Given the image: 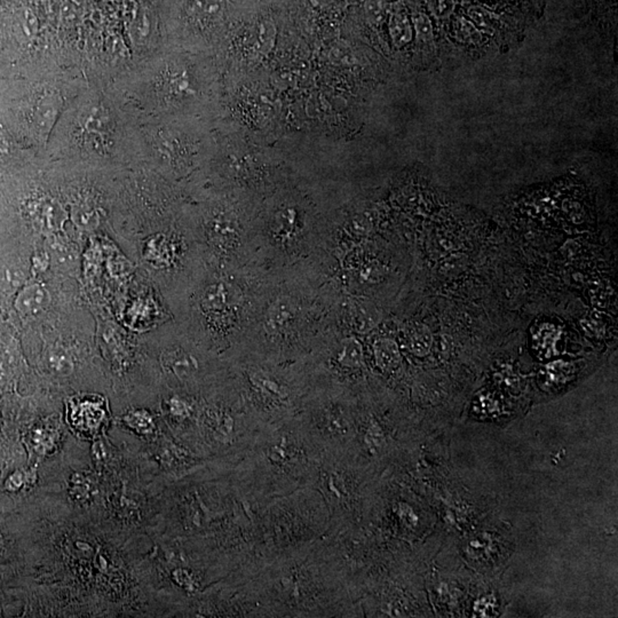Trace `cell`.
I'll return each instance as SVG.
<instances>
[{"instance_id": "obj_1", "label": "cell", "mask_w": 618, "mask_h": 618, "mask_svg": "<svg viewBox=\"0 0 618 618\" xmlns=\"http://www.w3.org/2000/svg\"><path fill=\"white\" fill-rule=\"evenodd\" d=\"M47 144L49 151L95 160L133 157L132 125L106 87L85 85L64 108Z\"/></svg>"}, {"instance_id": "obj_2", "label": "cell", "mask_w": 618, "mask_h": 618, "mask_svg": "<svg viewBox=\"0 0 618 618\" xmlns=\"http://www.w3.org/2000/svg\"><path fill=\"white\" fill-rule=\"evenodd\" d=\"M295 313L297 308L291 299H277L267 313V329L272 333L282 332L295 320Z\"/></svg>"}, {"instance_id": "obj_3", "label": "cell", "mask_w": 618, "mask_h": 618, "mask_svg": "<svg viewBox=\"0 0 618 618\" xmlns=\"http://www.w3.org/2000/svg\"><path fill=\"white\" fill-rule=\"evenodd\" d=\"M49 302L47 291L39 284L26 286L16 299V307L22 314L37 315L45 309Z\"/></svg>"}, {"instance_id": "obj_4", "label": "cell", "mask_w": 618, "mask_h": 618, "mask_svg": "<svg viewBox=\"0 0 618 618\" xmlns=\"http://www.w3.org/2000/svg\"><path fill=\"white\" fill-rule=\"evenodd\" d=\"M163 364L179 378H188L197 370V362L183 350H171L164 354Z\"/></svg>"}, {"instance_id": "obj_5", "label": "cell", "mask_w": 618, "mask_h": 618, "mask_svg": "<svg viewBox=\"0 0 618 618\" xmlns=\"http://www.w3.org/2000/svg\"><path fill=\"white\" fill-rule=\"evenodd\" d=\"M389 28L394 42L397 44H404L411 38L410 22L404 10H397L392 13Z\"/></svg>"}, {"instance_id": "obj_6", "label": "cell", "mask_w": 618, "mask_h": 618, "mask_svg": "<svg viewBox=\"0 0 618 618\" xmlns=\"http://www.w3.org/2000/svg\"><path fill=\"white\" fill-rule=\"evenodd\" d=\"M233 300L231 291L226 286H215L206 292L204 304L211 309H222L228 307Z\"/></svg>"}, {"instance_id": "obj_7", "label": "cell", "mask_w": 618, "mask_h": 618, "mask_svg": "<svg viewBox=\"0 0 618 618\" xmlns=\"http://www.w3.org/2000/svg\"><path fill=\"white\" fill-rule=\"evenodd\" d=\"M338 361L346 366H357L362 362V348L356 340L343 341L338 354Z\"/></svg>"}, {"instance_id": "obj_8", "label": "cell", "mask_w": 618, "mask_h": 618, "mask_svg": "<svg viewBox=\"0 0 618 618\" xmlns=\"http://www.w3.org/2000/svg\"><path fill=\"white\" fill-rule=\"evenodd\" d=\"M48 364L51 370L61 375H67L72 369L70 356L68 355L62 348H55L49 352Z\"/></svg>"}, {"instance_id": "obj_9", "label": "cell", "mask_w": 618, "mask_h": 618, "mask_svg": "<svg viewBox=\"0 0 618 618\" xmlns=\"http://www.w3.org/2000/svg\"><path fill=\"white\" fill-rule=\"evenodd\" d=\"M377 360L383 368H393L399 361L396 347L389 343H383L377 346Z\"/></svg>"}, {"instance_id": "obj_10", "label": "cell", "mask_w": 618, "mask_h": 618, "mask_svg": "<svg viewBox=\"0 0 618 618\" xmlns=\"http://www.w3.org/2000/svg\"><path fill=\"white\" fill-rule=\"evenodd\" d=\"M254 384H256L260 389H263V391L266 392L268 394L272 395V396H286V392L283 389L282 386H279L276 381L272 380V379L268 378L266 376L256 375L254 376Z\"/></svg>"}, {"instance_id": "obj_11", "label": "cell", "mask_w": 618, "mask_h": 618, "mask_svg": "<svg viewBox=\"0 0 618 618\" xmlns=\"http://www.w3.org/2000/svg\"><path fill=\"white\" fill-rule=\"evenodd\" d=\"M429 10L436 17L445 19L455 8V0H428Z\"/></svg>"}, {"instance_id": "obj_12", "label": "cell", "mask_w": 618, "mask_h": 618, "mask_svg": "<svg viewBox=\"0 0 618 618\" xmlns=\"http://www.w3.org/2000/svg\"><path fill=\"white\" fill-rule=\"evenodd\" d=\"M93 486L91 484L90 480L86 477L77 475L74 479V486H72V493H75L76 498L79 500H87L92 495Z\"/></svg>"}, {"instance_id": "obj_13", "label": "cell", "mask_w": 618, "mask_h": 618, "mask_svg": "<svg viewBox=\"0 0 618 618\" xmlns=\"http://www.w3.org/2000/svg\"><path fill=\"white\" fill-rule=\"evenodd\" d=\"M413 24L420 38L432 40V24L428 17L424 13H417L413 16Z\"/></svg>"}, {"instance_id": "obj_14", "label": "cell", "mask_w": 618, "mask_h": 618, "mask_svg": "<svg viewBox=\"0 0 618 618\" xmlns=\"http://www.w3.org/2000/svg\"><path fill=\"white\" fill-rule=\"evenodd\" d=\"M468 14L471 16V19L474 21L475 24L484 28V29H490L493 26V16L489 12L481 8L479 6H473L468 10Z\"/></svg>"}, {"instance_id": "obj_15", "label": "cell", "mask_w": 618, "mask_h": 618, "mask_svg": "<svg viewBox=\"0 0 618 618\" xmlns=\"http://www.w3.org/2000/svg\"><path fill=\"white\" fill-rule=\"evenodd\" d=\"M365 10L369 17L375 22H379L384 14V1L383 0H366Z\"/></svg>"}, {"instance_id": "obj_16", "label": "cell", "mask_w": 618, "mask_h": 618, "mask_svg": "<svg viewBox=\"0 0 618 618\" xmlns=\"http://www.w3.org/2000/svg\"><path fill=\"white\" fill-rule=\"evenodd\" d=\"M495 607H496V603L493 601L490 598H484V599L481 600L477 603V605H475V610H477V614L479 615L482 616V617H489V616H493V612H495Z\"/></svg>"}, {"instance_id": "obj_17", "label": "cell", "mask_w": 618, "mask_h": 618, "mask_svg": "<svg viewBox=\"0 0 618 618\" xmlns=\"http://www.w3.org/2000/svg\"><path fill=\"white\" fill-rule=\"evenodd\" d=\"M293 226H295V217L288 213V215L283 217V219L279 220V229H277L279 234L281 236H288L293 231Z\"/></svg>"}, {"instance_id": "obj_18", "label": "cell", "mask_w": 618, "mask_h": 618, "mask_svg": "<svg viewBox=\"0 0 618 618\" xmlns=\"http://www.w3.org/2000/svg\"><path fill=\"white\" fill-rule=\"evenodd\" d=\"M1 283H3V286H10V288H15L16 286H20V279L19 272H14V270H5L1 274V279H0Z\"/></svg>"}, {"instance_id": "obj_19", "label": "cell", "mask_w": 618, "mask_h": 618, "mask_svg": "<svg viewBox=\"0 0 618 618\" xmlns=\"http://www.w3.org/2000/svg\"><path fill=\"white\" fill-rule=\"evenodd\" d=\"M173 411L176 415H183L186 411L185 409V405H183V402H179V401H174L173 402Z\"/></svg>"}]
</instances>
